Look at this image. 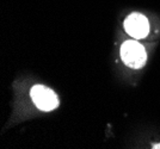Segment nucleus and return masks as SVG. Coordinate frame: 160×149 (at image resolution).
Listing matches in <instances>:
<instances>
[{
    "label": "nucleus",
    "mask_w": 160,
    "mask_h": 149,
    "mask_svg": "<svg viewBox=\"0 0 160 149\" xmlns=\"http://www.w3.org/2000/svg\"><path fill=\"white\" fill-rule=\"evenodd\" d=\"M31 99L35 105L42 111H52L59 106V99L50 88L43 85H36L30 91Z\"/></svg>",
    "instance_id": "obj_2"
},
{
    "label": "nucleus",
    "mask_w": 160,
    "mask_h": 149,
    "mask_svg": "<svg viewBox=\"0 0 160 149\" xmlns=\"http://www.w3.org/2000/svg\"><path fill=\"white\" fill-rule=\"evenodd\" d=\"M152 148L154 149H159L160 148V143H155V144H153V147Z\"/></svg>",
    "instance_id": "obj_4"
},
{
    "label": "nucleus",
    "mask_w": 160,
    "mask_h": 149,
    "mask_svg": "<svg viewBox=\"0 0 160 149\" xmlns=\"http://www.w3.org/2000/svg\"><path fill=\"white\" fill-rule=\"evenodd\" d=\"M121 57L124 65H127L128 67L139 69L145 66L147 54L145 48L139 42L127 41L121 47Z\"/></svg>",
    "instance_id": "obj_1"
},
{
    "label": "nucleus",
    "mask_w": 160,
    "mask_h": 149,
    "mask_svg": "<svg viewBox=\"0 0 160 149\" xmlns=\"http://www.w3.org/2000/svg\"><path fill=\"white\" fill-rule=\"evenodd\" d=\"M124 29L132 37L140 40L145 38L149 32V24L147 18L141 13L129 14L124 21Z\"/></svg>",
    "instance_id": "obj_3"
}]
</instances>
